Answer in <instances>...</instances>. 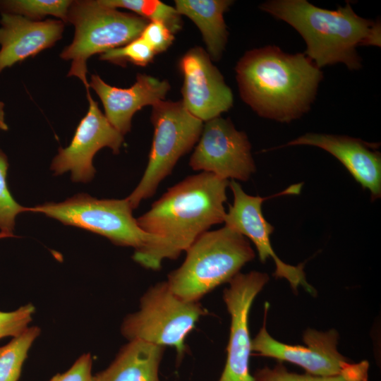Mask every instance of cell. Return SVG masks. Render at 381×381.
Returning <instances> with one entry per match:
<instances>
[{"mask_svg":"<svg viewBox=\"0 0 381 381\" xmlns=\"http://www.w3.org/2000/svg\"><path fill=\"white\" fill-rule=\"evenodd\" d=\"M89 86L100 98L109 122L123 135L130 131L137 111L164 100L170 89L168 81L146 74H138L128 88L109 85L99 75H92Z\"/></svg>","mask_w":381,"mask_h":381,"instance_id":"obj_16","label":"cell"},{"mask_svg":"<svg viewBox=\"0 0 381 381\" xmlns=\"http://www.w3.org/2000/svg\"><path fill=\"white\" fill-rule=\"evenodd\" d=\"M0 23V73L52 47L65 25L61 20H32L9 13H1Z\"/></svg>","mask_w":381,"mask_h":381,"instance_id":"obj_17","label":"cell"},{"mask_svg":"<svg viewBox=\"0 0 381 381\" xmlns=\"http://www.w3.org/2000/svg\"><path fill=\"white\" fill-rule=\"evenodd\" d=\"M7 237L6 235L0 232V238Z\"/></svg>","mask_w":381,"mask_h":381,"instance_id":"obj_30","label":"cell"},{"mask_svg":"<svg viewBox=\"0 0 381 381\" xmlns=\"http://www.w3.org/2000/svg\"><path fill=\"white\" fill-rule=\"evenodd\" d=\"M229 186L234 195V202L226 212L225 226L249 238L255 246L262 262L271 258L275 264L274 275L277 278L286 279L295 291L301 286L308 293L315 295V289L306 279L303 265L294 266L284 262L272 247L270 236L274 228L264 217L262 204L273 196L262 198L248 195L234 180L229 182Z\"/></svg>","mask_w":381,"mask_h":381,"instance_id":"obj_13","label":"cell"},{"mask_svg":"<svg viewBox=\"0 0 381 381\" xmlns=\"http://www.w3.org/2000/svg\"><path fill=\"white\" fill-rule=\"evenodd\" d=\"M166 347L141 339L123 345L95 381H160L159 368Z\"/></svg>","mask_w":381,"mask_h":381,"instance_id":"obj_18","label":"cell"},{"mask_svg":"<svg viewBox=\"0 0 381 381\" xmlns=\"http://www.w3.org/2000/svg\"><path fill=\"white\" fill-rule=\"evenodd\" d=\"M175 8L189 18L200 30L210 57L219 60L224 51L228 31L224 13L232 4L229 0H176Z\"/></svg>","mask_w":381,"mask_h":381,"instance_id":"obj_19","label":"cell"},{"mask_svg":"<svg viewBox=\"0 0 381 381\" xmlns=\"http://www.w3.org/2000/svg\"><path fill=\"white\" fill-rule=\"evenodd\" d=\"M268 306V303L265 305L262 327L252 339L251 349L255 355L275 358L279 362H289L301 367L306 373L317 376L347 375L363 365L364 361L351 363L339 353V334L334 329H307L303 337L305 345H290L274 339L266 328Z\"/></svg>","mask_w":381,"mask_h":381,"instance_id":"obj_9","label":"cell"},{"mask_svg":"<svg viewBox=\"0 0 381 381\" xmlns=\"http://www.w3.org/2000/svg\"><path fill=\"white\" fill-rule=\"evenodd\" d=\"M35 313V307L29 303L11 312L0 311V339L16 337L28 328Z\"/></svg>","mask_w":381,"mask_h":381,"instance_id":"obj_26","label":"cell"},{"mask_svg":"<svg viewBox=\"0 0 381 381\" xmlns=\"http://www.w3.org/2000/svg\"><path fill=\"white\" fill-rule=\"evenodd\" d=\"M67 22L74 25L75 35L60 57L71 61L68 76L79 78L87 92H90L87 80L88 59L133 41L149 23L135 14L109 7L101 0L72 1Z\"/></svg>","mask_w":381,"mask_h":381,"instance_id":"obj_5","label":"cell"},{"mask_svg":"<svg viewBox=\"0 0 381 381\" xmlns=\"http://www.w3.org/2000/svg\"><path fill=\"white\" fill-rule=\"evenodd\" d=\"M228 180L202 172L169 188L136 219L138 226L155 241L135 250L133 259L158 270L165 259L176 260L202 234L224 222Z\"/></svg>","mask_w":381,"mask_h":381,"instance_id":"obj_1","label":"cell"},{"mask_svg":"<svg viewBox=\"0 0 381 381\" xmlns=\"http://www.w3.org/2000/svg\"><path fill=\"white\" fill-rule=\"evenodd\" d=\"M140 37L156 54L166 51L174 40V33L164 24L157 21L149 22Z\"/></svg>","mask_w":381,"mask_h":381,"instance_id":"obj_27","label":"cell"},{"mask_svg":"<svg viewBox=\"0 0 381 381\" xmlns=\"http://www.w3.org/2000/svg\"><path fill=\"white\" fill-rule=\"evenodd\" d=\"M250 151L247 135L229 119L217 116L203 125L189 165L222 179L246 181L256 170Z\"/></svg>","mask_w":381,"mask_h":381,"instance_id":"obj_10","label":"cell"},{"mask_svg":"<svg viewBox=\"0 0 381 381\" xmlns=\"http://www.w3.org/2000/svg\"><path fill=\"white\" fill-rule=\"evenodd\" d=\"M8 167L6 155L0 150V232L7 237L13 236L16 217L28 207L20 205L12 197L6 183Z\"/></svg>","mask_w":381,"mask_h":381,"instance_id":"obj_24","label":"cell"},{"mask_svg":"<svg viewBox=\"0 0 381 381\" xmlns=\"http://www.w3.org/2000/svg\"><path fill=\"white\" fill-rule=\"evenodd\" d=\"M132 210L126 198L97 199L83 193L63 202H49L28 207V212L44 214L64 224L103 236L116 246L137 250L155 238L138 226Z\"/></svg>","mask_w":381,"mask_h":381,"instance_id":"obj_8","label":"cell"},{"mask_svg":"<svg viewBox=\"0 0 381 381\" xmlns=\"http://www.w3.org/2000/svg\"><path fill=\"white\" fill-rule=\"evenodd\" d=\"M102 2L114 8H126L137 16L150 21L164 24L172 33L181 30L182 20L176 9L159 0H101Z\"/></svg>","mask_w":381,"mask_h":381,"instance_id":"obj_21","label":"cell"},{"mask_svg":"<svg viewBox=\"0 0 381 381\" xmlns=\"http://www.w3.org/2000/svg\"><path fill=\"white\" fill-rule=\"evenodd\" d=\"M186 252L183 262L166 282L174 295L190 302H200L229 282L255 256L248 239L225 226L202 234Z\"/></svg>","mask_w":381,"mask_h":381,"instance_id":"obj_4","label":"cell"},{"mask_svg":"<svg viewBox=\"0 0 381 381\" xmlns=\"http://www.w3.org/2000/svg\"><path fill=\"white\" fill-rule=\"evenodd\" d=\"M179 68L183 77L181 101L194 116L206 122L232 107L231 89L202 48L188 50L181 57Z\"/></svg>","mask_w":381,"mask_h":381,"instance_id":"obj_14","label":"cell"},{"mask_svg":"<svg viewBox=\"0 0 381 381\" xmlns=\"http://www.w3.org/2000/svg\"><path fill=\"white\" fill-rule=\"evenodd\" d=\"M369 363L365 361L356 371L335 376H317L289 371L282 362L274 367L265 366L254 373V381H368Z\"/></svg>","mask_w":381,"mask_h":381,"instance_id":"obj_23","label":"cell"},{"mask_svg":"<svg viewBox=\"0 0 381 381\" xmlns=\"http://www.w3.org/2000/svg\"><path fill=\"white\" fill-rule=\"evenodd\" d=\"M207 314L208 311L200 302L179 298L164 281L145 291L140 299L139 310L124 318L121 331L128 341L141 339L174 347L179 360L187 351V336Z\"/></svg>","mask_w":381,"mask_h":381,"instance_id":"obj_6","label":"cell"},{"mask_svg":"<svg viewBox=\"0 0 381 381\" xmlns=\"http://www.w3.org/2000/svg\"><path fill=\"white\" fill-rule=\"evenodd\" d=\"M155 54L152 49L139 36L123 46L100 54L99 59L120 66L130 62L145 66L152 61Z\"/></svg>","mask_w":381,"mask_h":381,"instance_id":"obj_25","label":"cell"},{"mask_svg":"<svg viewBox=\"0 0 381 381\" xmlns=\"http://www.w3.org/2000/svg\"><path fill=\"white\" fill-rule=\"evenodd\" d=\"M4 103L0 101V130L7 131L8 128L4 120Z\"/></svg>","mask_w":381,"mask_h":381,"instance_id":"obj_29","label":"cell"},{"mask_svg":"<svg viewBox=\"0 0 381 381\" xmlns=\"http://www.w3.org/2000/svg\"><path fill=\"white\" fill-rule=\"evenodd\" d=\"M235 71L243 102L260 116L282 123L309 111L323 79L305 54L286 53L272 45L246 52Z\"/></svg>","mask_w":381,"mask_h":381,"instance_id":"obj_2","label":"cell"},{"mask_svg":"<svg viewBox=\"0 0 381 381\" xmlns=\"http://www.w3.org/2000/svg\"><path fill=\"white\" fill-rule=\"evenodd\" d=\"M260 8L292 26L306 44L305 54L319 68L344 64L359 70V46H381L380 20L361 17L351 4L335 10L317 7L306 0H270Z\"/></svg>","mask_w":381,"mask_h":381,"instance_id":"obj_3","label":"cell"},{"mask_svg":"<svg viewBox=\"0 0 381 381\" xmlns=\"http://www.w3.org/2000/svg\"><path fill=\"white\" fill-rule=\"evenodd\" d=\"M40 333L37 326L28 327L0 347V381H18L28 352Z\"/></svg>","mask_w":381,"mask_h":381,"instance_id":"obj_20","label":"cell"},{"mask_svg":"<svg viewBox=\"0 0 381 381\" xmlns=\"http://www.w3.org/2000/svg\"><path fill=\"white\" fill-rule=\"evenodd\" d=\"M311 145L335 157L363 188L370 192L371 200L381 195V155L377 144L346 135L308 133L284 145Z\"/></svg>","mask_w":381,"mask_h":381,"instance_id":"obj_15","label":"cell"},{"mask_svg":"<svg viewBox=\"0 0 381 381\" xmlns=\"http://www.w3.org/2000/svg\"><path fill=\"white\" fill-rule=\"evenodd\" d=\"M152 107L154 137L148 164L140 183L126 198L133 210L154 195L178 160L198 141L203 128V121L191 114L181 100H162Z\"/></svg>","mask_w":381,"mask_h":381,"instance_id":"obj_7","label":"cell"},{"mask_svg":"<svg viewBox=\"0 0 381 381\" xmlns=\"http://www.w3.org/2000/svg\"><path fill=\"white\" fill-rule=\"evenodd\" d=\"M92 364L91 356L83 354L67 371L56 374L49 381H95L91 372Z\"/></svg>","mask_w":381,"mask_h":381,"instance_id":"obj_28","label":"cell"},{"mask_svg":"<svg viewBox=\"0 0 381 381\" xmlns=\"http://www.w3.org/2000/svg\"><path fill=\"white\" fill-rule=\"evenodd\" d=\"M70 0H5L0 1L1 13L18 14L32 20L53 16L67 23Z\"/></svg>","mask_w":381,"mask_h":381,"instance_id":"obj_22","label":"cell"},{"mask_svg":"<svg viewBox=\"0 0 381 381\" xmlns=\"http://www.w3.org/2000/svg\"><path fill=\"white\" fill-rule=\"evenodd\" d=\"M87 97V114L80 121L69 145L59 150L51 164L55 175L70 172L75 182L87 183L94 178L92 160L97 152L107 147L118 154L123 142V135L109 122L90 92Z\"/></svg>","mask_w":381,"mask_h":381,"instance_id":"obj_12","label":"cell"},{"mask_svg":"<svg viewBox=\"0 0 381 381\" xmlns=\"http://www.w3.org/2000/svg\"><path fill=\"white\" fill-rule=\"evenodd\" d=\"M268 280L266 273L238 272L224 290L223 299L231 317V325L226 361L219 381H254L249 365L252 353L249 313L255 298Z\"/></svg>","mask_w":381,"mask_h":381,"instance_id":"obj_11","label":"cell"}]
</instances>
